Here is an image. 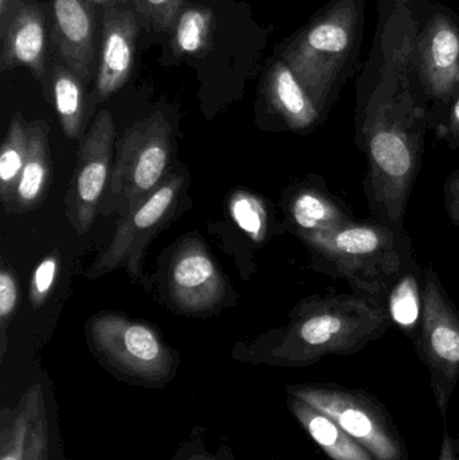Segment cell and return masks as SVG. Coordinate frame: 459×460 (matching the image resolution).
I'll return each instance as SVG.
<instances>
[{
  "instance_id": "1",
  "label": "cell",
  "mask_w": 459,
  "mask_h": 460,
  "mask_svg": "<svg viewBox=\"0 0 459 460\" xmlns=\"http://www.w3.org/2000/svg\"><path fill=\"white\" fill-rule=\"evenodd\" d=\"M369 91L358 96L356 132L366 155L364 181L375 221L404 229L407 205L419 174L431 112L420 102L410 80L412 54L395 50Z\"/></svg>"
},
{
  "instance_id": "2",
  "label": "cell",
  "mask_w": 459,
  "mask_h": 460,
  "mask_svg": "<svg viewBox=\"0 0 459 460\" xmlns=\"http://www.w3.org/2000/svg\"><path fill=\"white\" fill-rule=\"evenodd\" d=\"M291 316L269 350V359L285 367H307L331 354L352 356L393 327L384 300L358 292L309 297Z\"/></svg>"
},
{
  "instance_id": "3",
  "label": "cell",
  "mask_w": 459,
  "mask_h": 460,
  "mask_svg": "<svg viewBox=\"0 0 459 460\" xmlns=\"http://www.w3.org/2000/svg\"><path fill=\"white\" fill-rule=\"evenodd\" d=\"M364 22L366 0H333L280 50L323 118L357 64Z\"/></svg>"
},
{
  "instance_id": "4",
  "label": "cell",
  "mask_w": 459,
  "mask_h": 460,
  "mask_svg": "<svg viewBox=\"0 0 459 460\" xmlns=\"http://www.w3.org/2000/svg\"><path fill=\"white\" fill-rule=\"evenodd\" d=\"M317 270L342 278L353 292L384 300L396 276L415 254L407 233L377 223H356L301 238Z\"/></svg>"
},
{
  "instance_id": "5",
  "label": "cell",
  "mask_w": 459,
  "mask_h": 460,
  "mask_svg": "<svg viewBox=\"0 0 459 460\" xmlns=\"http://www.w3.org/2000/svg\"><path fill=\"white\" fill-rule=\"evenodd\" d=\"M172 156V127L163 113L137 121L116 145V156L107 193L100 205L102 215L120 218L139 207L163 182Z\"/></svg>"
},
{
  "instance_id": "6",
  "label": "cell",
  "mask_w": 459,
  "mask_h": 460,
  "mask_svg": "<svg viewBox=\"0 0 459 460\" xmlns=\"http://www.w3.org/2000/svg\"><path fill=\"white\" fill-rule=\"evenodd\" d=\"M288 394L333 419L375 460H409L406 446L390 416L366 392L336 384H307L290 386Z\"/></svg>"
},
{
  "instance_id": "7",
  "label": "cell",
  "mask_w": 459,
  "mask_h": 460,
  "mask_svg": "<svg viewBox=\"0 0 459 460\" xmlns=\"http://www.w3.org/2000/svg\"><path fill=\"white\" fill-rule=\"evenodd\" d=\"M423 315L415 348L430 370L431 388L442 419L459 378V311L433 267L423 273Z\"/></svg>"
},
{
  "instance_id": "8",
  "label": "cell",
  "mask_w": 459,
  "mask_h": 460,
  "mask_svg": "<svg viewBox=\"0 0 459 460\" xmlns=\"http://www.w3.org/2000/svg\"><path fill=\"white\" fill-rule=\"evenodd\" d=\"M185 177L170 175L139 207L119 221L108 248L89 268V279L102 278L118 268L134 276L142 273V259L150 241L161 232L177 209Z\"/></svg>"
},
{
  "instance_id": "9",
  "label": "cell",
  "mask_w": 459,
  "mask_h": 460,
  "mask_svg": "<svg viewBox=\"0 0 459 460\" xmlns=\"http://www.w3.org/2000/svg\"><path fill=\"white\" fill-rule=\"evenodd\" d=\"M92 348L108 364L146 380L170 372L172 356L153 327L115 313L93 316L88 323Z\"/></svg>"
},
{
  "instance_id": "10",
  "label": "cell",
  "mask_w": 459,
  "mask_h": 460,
  "mask_svg": "<svg viewBox=\"0 0 459 460\" xmlns=\"http://www.w3.org/2000/svg\"><path fill=\"white\" fill-rule=\"evenodd\" d=\"M115 124L108 111H100L89 131L80 139L77 164L65 205L78 235L91 229L100 212L112 172Z\"/></svg>"
},
{
  "instance_id": "11",
  "label": "cell",
  "mask_w": 459,
  "mask_h": 460,
  "mask_svg": "<svg viewBox=\"0 0 459 460\" xmlns=\"http://www.w3.org/2000/svg\"><path fill=\"white\" fill-rule=\"evenodd\" d=\"M418 88L446 110L459 94V19L449 8L437 11L412 51Z\"/></svg>"
},
{
  "instance_id": "12",
  "label": "cell",
  "mask_w": 459,
  "mask_h": 460,
  "mask_svg": "<svg viewBox=\"0 0 459 460\" xmlns=\"http://www.w3.org/2000/svg\"><path fill=\"white\" fill-rule=\"evenodd\" d=\"M169 291L172 303L188 314L215 310L225 299V280L201 241L178 249L170 264Z\"/></svg>"
},
{
  "instance_id": "13",
  "label": "cell",
  "mask_w": 459,
  "mask_h": 460,
  "mask_svg": "<svg viewBox=\"0 0 459 460\" xmlns=\"http://www.w3.org/2000/svg\"><path fill=\"white\" fill-rule=\"evenodd\" d=\"M27 67L46 75V22L32 0H7L0 10V72Z\"/></svg>"
},
{
  "instance_id": "14",
  "label": "cell",
  "mask_w": 459,
  "mask_h": 460,
  "mask_svg": "<svg viewBox=\"0 0 459 460\" xmlns=\"http://www.w3.org/2000/svg\"><path fill=\"white\" fill-rule=\"evenodd\" d=\"M137 21L128 8L110 7L102 13V54L97 67L94 100L105 102L123 88L134 66Z\"/></svg>"
},
{
  "instance_id": "15",
  "label": "cell",
  "mask_w": 459,
  "mask_h": 460,
  "mask_svg": "<svg viewBox=\"0 0 459 460\" xmlns=\"http://www.w3.org/2000/svg\"><path fill=\"white\" fill-rule=\"evenodd\" d=\"M0 460H49V426L42 388L34 385L2 413Z\"/></svg>"
},
{
  "instance_id": "16",
  "label": "cell",
  "mask_w": 459,
  "mask_h": 460,
  "mask_svg": "<svg viewBox=\"0 0 459 460\" xmlns=\"http://www.w3.org/2000/svg\"><path fill=\"white\" fill-rule=\"evenodd\" d=\"M94 10L88 0H51L54 42L65 65L84 84L91 80L96 56Z\"/></svg>"
},
{
  "instance_id": "17",
  "label": "cell",
  "mask_w": 459,
  "mask_h": 460,
  "mask_svg": "<svg viewBox=\"0 0 459 460\" xmlns=\"http://www.w3.org/2000/svg\"><path fill=\"white\" fill-rule=\"evenodd\" d=\"M286 215L299 238L331 233L356 223L349 208L328 190L320 177L305 181L294 189L287 199Z\"/></svg>"
},
{
  "instance_id": "18",
  "label": "cell",
  "mask_w": 459,
  "mask_h": 460,
  "mask_svg": "<svg viewBox=\"0 0 459 460\" xmlns=\"http://www.w3.org/2000/svg\"><path fill=\"white\" fill-rule=\"evenodd\" d=\"M264 94L269 108L291 131H312L325 119L282 58L277 59L267 72Z\"/></svg>"
},
{
  "instance_id": "19",
  "label": "cell",
  "mask_w": 459,
  "mask_h": 460,
  "mask_svg": "<svg viewBox=\"0 0 459 460\" xmlns=\"http://www.w3.org/2000/svg\"><path fill=\"white\" fill-rule=\"evenodd\" d=\"M423 273L417 254L404 265L384 296L393 326L414 342L419 334L423 315Z\"/></svg>"
},
{
  "instance_id": "20",
  "label": "cell",
  "mask_w": 459,
  "mask_h": 460,
  "mask_svg": "<svg viewBox=\"0 0 459 460\" xmlns=\"http://www.w3.org/2000/svg\"><path fill=\"white\" fill-rule=\"evenodd\" d=\"M49 178V123L46 120H35L29 123L26 164L16 186L13 213L31 212L40 207L48 190Z\"/></svg>"
},
{
  "instance_id": "21",
  "label": "cell",
  "mask_w": 459,
  "mask_h": 460,
  "mask_svg": "<svg viewBox=\"0 0 459 460\" xmlns=\"http://www.w3.org/2000/svg\"><path fill=\"white\" fill-rule=\"evenodd\" d=\"M288 407L312 439L333 460H375L333 419L317 408L288 394Z\"/></svg>"
},
{
  "instance_id": "22",
  "label": "cell",
  "mask_w": 459,
  "mask_h": 460,
  "mask_svg": "<svg viewBox=\"0 0 459 460\" xmlns=\"http://www.w3.org/2000/svg\"><path fill=\"white\" fill-rule=\"evenodd\" d=\"M51 92L62 131L69 139H80L85 112L83 80L66 65H57L51 75Z\"/></svg>"
},
{
  "instance_id": "23",
  "label": "cell",
  "mask_w": 459,
  "mask_h": 460,
  "mask_svg": "<svg viewBox=\"0 0 459 460\" xmlns=\"http://www.w3.org/2000/svg\"><path fill=\"white\" fill-rule=\"evenodd\" d=\"M29 123L16 113L7 128L0 151V199L5 212L13 213V197L26 164Z\"/></svg>"
},
{
  "instance_id": "24",
  "label": "cell",
  "mask_w": 459,
  "mask_h": 460,
  "mask_svg": "<svg viewBox=\"0 0 459 460\" xmlns=\"http://www.w3.org/2000/svg\"><path fill=\"white\" fill-rule=\"evenodd\" d=\"M213 32V11L204 5L183 7L172 30L175 56H199L209 49Z\"/></svg>"
},
{
  "instance_id": "25",
  "label": "cell",
  "mask_w": 459,
  "mask_h": 460,
  "mask_svg": "<svg viewBox=\"0 0 459 460\" xmlns=\"http://www.w3.org/2000/svg\"><path fill=\"white\" fill-rule=\"evenodd\" d=\"M229 213L236 226L255 243H263L269 233V213L259 197L236 191L229 199Z\"/></svg>"
},
{
  "instance_id": "26",
  "label": "cell",
  "mask_w": 459,
  "mask_h": 460,
  "mask_svg": "<svg viewBox=\"0 0 459 460\" xmlns=\"http://www.w3.org/2000/svg\"><path fill=\"white\" fill-rule=\"evenodd\" d=\"M150 29L172 31L186 0H129Z\"/></svg>"
},
{
  "instance_id": "27",
  "label": "cell",
  "mask_w": 459,
  "mask_h": 460,
  "mask_svg": "<svg viewBox=\"0 0 459 460\" xmlns=\"http://www.w3.org/2000/svg\"><path fill=\"white\" fill-rule=\"evenodd\" d=\"M59 259L56 253L46 256L35 268L29 288V300L32 308L42 307L56 283Z\"/></svg>"
},
{
  "instance_id": "28",
  "label": "cell",
  "mask_w": 459,
  "mask_h": 460,
  "mask_svg": "<svg viewBox=\"0 0 459 460\" xmlns=\"http://www.w3.org/2000/svg\"><path fill=\"white\" fill-rule=\"evenodd\" d=\"M18 305V284L11 268L3 265L0 270V341L2 358L7 348V327Z\"/></svg>"
},
{
  "instance_id": "29",
  "label": "cell",
  "mask_w": 459,
  "mask_h": 460,
  "mask_svg": "<svg viewBox=\"0 0 459 460\" xmlns=\"http://www.w3.org/2000/svg\"><path fill=\"white\" fill-rule=\"evenodd\" d=\"M437 137L446 143L452 150L459 148V94L446 108V115L442 120L433 124Z\"/></svg>"
},
{
  "instance_id": "30",
  "label": "cell",
  "mask_w": 459,
  "mask_h": 460,
  "mask_svg": "<svg viewBox=\"0 0 459 460\" xmlns=\"http://www.w3.org/2000/svg\"><path fill=\"white\" fill-rule=\"evenodd\" d=\"M445 207L450 221L459 226V169L452 172L445 183Z\"/></svg>"
},
{
  "instance_id": "31",
  "label": "cell",
  "mask_w": 459,
  "mask_h": 460,
  "mask_svg": "<svg viewBox=\"0 0 459 460\" xmlns=\"http://www.w3.org/2000/svg\"><path fill=\"white\" fill-rule=\"evenodd\" d=\"M455 453V440L449 437L446 431L444 435V446H442L441 458L439 460H459Z\"/></svg>"
},
{
  "instance_id": "32",
  "label": "cell",
  "mask_w": 459,
  "mask_h": 460,
  "mask_svg": "<svg viewBox=\"0 0 459 460\" xmlns=\"http://www.w3.org/2000/svg\"><path fill=\"white\" fill-rule=\"evenodd\" d=\"M94 7H102L104 10L110 7H118L120 3L126 2V0H88Z\"/></svg>"
},
{
  "instance_id": "33",
  "label": "cell",
  "mask_w": 459,
  "mask_h": 460,
  "mask_svg": "<svg viewBox=\"0 0 459 460\" xmlns=\"http://www.w3.org/2000/svg\"><path fill=\"white\" fill-rule=\"evenodd\" d=\"M455 453H457V456H459V434L457 440H455Z\"/></svg>"
},
{
  "instance_id": "34",
  "label": "cell",
  "mask_w": 459,
  "mask_h": 460,
  "mask_svg": "<svg viewBox=\"0 0 459 460\" xmlns=\"http://www.w3.org/2000/svg\"><path fill=\"white\" fill-rule=\"evenodd\" d=\"M5 2H7V0H0V10H2L3 7H4Z\"/></svg>"
}]
</instances>
